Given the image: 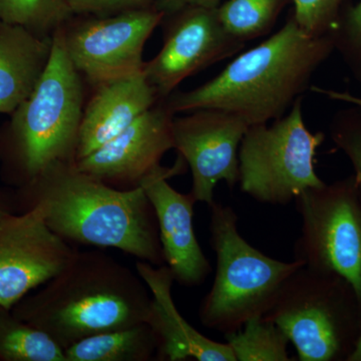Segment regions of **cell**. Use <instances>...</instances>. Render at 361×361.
<instances>
[{
  "label": "cell",
  "mask_w": 361,
  "mask_h": 361,
  "mask_svg": "<svg viewBox=\"0 0 361 361\" xmlns=\"http://www.w3.org/2000/svg\"><path fill=\"white\" fill-rule=\"evenodd\" d=\"M73 16L66 0H0V21L51 37Z\"/></svg>",
  "instance_id": "cell-22"
},
{
  "label": "cell",
  "mask_w": 361,
  "mask_h": 361,
  "mask_svg": "<svg viewBox=\"0 0 361 361\" xmlns=\"http://www.w3.org/2000/svg\"><path fill=\"white\" fill-rule=\"evenodd\" d=\"M348 361H361V325L360 334H358L357 341L355 342V348L353 353L348 356Z\"/></svg>",
  "instance_id": "cell-30"
},
{
  "label": "cell",
  "mask_w": 361,
  "mask_h": 361,
  "mask_svg": "<svg viewBox=\"0 0 361 361\" xmlns=\"http://www.w3.org/2000/svg\"><path fill=\"white\" fill-rule=\"evenodd\" d=\"M78 249L35 210L0 215V306L11 308L61 272Z\"/></svg>",
  "instance_id": "cell-12"
},
{
  "label": "cell",
  "mask_w": 361,
  "mask_h": 361,
  "mask_svg": "<svg viewBox=\"0 0 361 361\" xmlns=\"http://www.w3.org/2000/svg\"><path fill=\"white\" fill-rule=\"evenodd\" d=\"M163 18L156 7L110 16H73L61 32L71 63L94 87L142 71L145 45Z\"/></svg>",
  "instance_id": "cell-9"
},
{
  "label": "cell",
  "mask_w": 361,
  "mask_h": 361,
  "mask_svg": "<svg viewBox=\"0 0 361 361\" xmlns=\"http://www.w3.org/2000/svg\"><path fill=\"white\" fill-rule=\"evenodd\" d=\"M222 1L223 0H156L155 7L164 14H168L188 6L217 7Z\"/></svg>",
  "instance_id": "cell-27"
},
{
  "label": "cell",
  "mask_w": 361,
  "mask_h": 361,
  "mask_svg": "<svg viewBox=\"0 0 361 361\" xmlns=\"http://www.w3.org/2000/svg\"><path fill=\"white\" fill-rule=\"evenodd\" d=\"M236 361H290L289 339L274 322L256 317L238 331L225 334Z\"/></svg>",
  "instance_id": "cell-21"
},
{
  "label": "cell",
  "mask_w": 361,
  "mask_h": 361,
  "mask_svg": "<svg viewBox=\"0 0 361 361\" xmlns=\"http://www.w3.org/2000/svg\"><path fill=\"white\" fill-rule=\"evenodd\" d=\"M291 0H226L217 6L218 18L226 32L239 42L269 35Z\"/></svg>",
  "instance_id": "cell-20"
},
{
  "label": "cell",
  "mask_w": 361,
  "mask_h": 361,
  "mask_svg": "<svg viewBox=\"0 0 361 361\" xmlns=\"http://www.w3.org/2000/svg\"><path fill=\"white\" fill-rule=\"evenodd\" d=\"M334 51L332 35H308L291 13L277 32L240 54L215 78L187 92L176 90L166 104L175 115L215 109L249 126L271 123L310 89L316 71Z\"/></svg>",
  "instance_id": "cell-2"
},
{
  "label": "cell",
  "mask_w": 361,
  "mask_h": 361,
  "mask_svg": "<svg viewBox=\"0 0 361 361\" xmlns=\"http://www.w3.org/2000/svg\"><path fill=\"white\" fill-rule=\"evenodd\" d=\"M324 139L304 122L302 97L282 118L250 126L239 147L240 191L259 203L286 206L305 190L323 186L315 157Z\"/></svg>",
  "instance_id": "cell-7"
},
{
  "label": "cell",
  "mask_w": 361,
  "mask_h": 361,
  "mask_svg": "<svg viewBox=\"0 0 361 361\" xmlns=\"http://www.w3.org/2000/svg\"><path fill=\"white\" fill-rule=\"evenodd\" d=\"M330 123L332 141L348 157L361 196V108L349 104Z\"/></svg>",
  "instance_id": "cell-24"
},
{
  "label": "cell",
  "mask_w": 361,
  "mask_h": 361,
  "mask_svg": "<svg viewBox=\"0 0 361 361\" xmlns=\"http://www.w3.org/2000/svg\"><path fill=\"white\" fill-rule=\"evenodd\" d=\"M90 89L92 94L82 113L75 161L111 141L145 111L163 101L144 71Z\"/></svg>",
  "instance_id": "cell-16"
},
{
  "label": "cell",
  "mask_w": 361,
  "mask_h": 361,
  "mask_svg": "<svg viewBox=\"0 0 361 361\" xmlns=\"http://www.w3.org/2000/svg\"><path fill=\"white\" fill-rule=\"evenodd\" d=\"M163 47L145 61V75L161 99L186 78L243 51L245 44L226 32L217 7L188 6L164 14Z\"/></svg>",
  "instance_id": "cell-10"
},
{
  "label": "cell",
  "mask_w": 361,
  "mask_h": 361,
  "mask_svg": "<svg viewBox=\"0 0 361 361\" xmlns=\"http://www.w3.org/2000/svg\"><path fill=\"white\" fill-rule=\"evenodd\" d=\"M135 270L151 292L147 323L158 341V360L236 361L227 342L208 338L180 315L172 296L174 275L167 265L154 266L137 261Z\"/></svg>",
  "instance_id": "cell-15"
},
{
  "label": "cell",
  "mask_w": 361,
  "mask_h": 361,
  "mask_svg": "<svg viewBox=\"0 0 361 361\" xmlns=\"http://www.w3.org/2000/svg\"><path fill=\"white\" fill-rule=\"evenodd\" d=\"M13 213L37 211L68 243L115 248L154 266L166 265L153 206L142 186L116 189L59 161L27 184L11 188Z\"/></svg>",
  "instance_id": "cell-1"
},
{
  "label": "cell",
  "mask_w": 361,
  "mask_h": 361,
  "mask_svg": "<svg viewBox=\"0 0 361 361\" xmlns=\"http://www.w3.org/2000/svg\"><path fill=\"white\" fill-rule=\"evenodd\" d=\"M11 212L13 213L11 189L0 190V215Z\"/></svg>",
  "instance_id": "cell-29"
},
{
  "label": "cell",
  "mask_w": 361,
  "mask_h": 361,
  "mask_svg": "<svg viewBox=\"0 0 361 361\" xmlns=\"http://www.w3.org/2000/svg\"><path fill=\"white\" fill-rule=\"evenodd\" d=\"M294 260L345 280L361 306V196L355 177L305 190Z\"/></svg>",
  "instance_id": "cell-8"
},
{
  "label": "cell",
  "mask_w": 361,
  "mask_h": 361,
  "mask_svg": "<svg viewBox=\"0 0 361 361\" xmlns=\"http://www.w3.org/2000/svg\"><path fill=\"white\" fill-rule=\"evenodd\" d=\"M0 361H66L51 336L0 306Z\"/></svg>",
  "instance_id": "cell-19"
},
{
  "label": "cell",
  "mask_w": 361,
  "mask_h": 361,
  "mask_svg": "<svg viewBox=\"0 0 361 361\" xmlns=\"http://www.w3.org/2000/svg\"><path fill=\"white\" fill-rule=\"evenodd\" d=\"M188 167L182 157L173 167L159 166L141 186L155 212L166 265L180 286L198 287L212 272V266L202 250L194 229V206L191 193L182 194L168 180L183 174Z\"/></svg>",
  "instance_id": "cell-14"
},
{
  "label": "cell",
  "mask_w": 361,
  "mask_h": 361,
  "mask_svg": "<svg viewBox=\"0 0 361 361\" xmlns=\"http://www.w3.org/2000/svg\"><path fill=\"white\" fill-rule=\"evenodd\" d=\"M338 51L353 77L361 84V0L344 9L332 33Z\"/></svg>",
  "instance_id": "cell-25"
},
{
  "label": "cell",
  "mask_w": 361,
  "mask_h": 361,
  "mask_svg": "<svg viewBox=\"0 0 361 361\" xmlns=\"http://www.w3.org/2000/svg\"><path fill=\"white\" fill-rule=\"evenodd\" d=\"M73 16H110L155 7L156 0H66Z\"/></svg>",
  "instance_id": "cell-26"
},
{
  "label": "cell",
  "mask_w": 361,
  "mask_h": 361,
  "mask_svg": "<svg viewBox=\"0 0 361 361\" xmlns=\"http://www.w3.org/2000/svg\"><path fill=\"white\" fill-rule=\"evenodd\" d=\"M87 87L66 52L59 27L37 87L0 126L4 184L21 187L52 164L75 163Z\"/></svg>",
  "instance_id": "cell-4"
},
{
  "label": "cell",
  "mask_w": 361,
  "mask_h": 361,
  "mask_svg": "<svg viewBox=\"0 0 361 361\" xmlns=\"http://www.w3.org/2000/svg\"><path fill=\"white\" fill-rule=\"evenodd\" d=\"M174 116L163 99L111 141L75 161V165L116 189L140 187L145 178L161 166L165 154L174 149Z\"/></svg>",
  "instance_id": "cell-13"
},
{
  "label": "cell",
  "mask_w": 361,
  "mask_h": 361,
  "mask_svg": "<svg viewBox=\"0 0 361 361\" xmlns=\"http://www.w3.org/2000/svg\"><path fill=\"white\" fill-rule=\"evenodd\" d=\"M348 0H291L296 23L308 35L323 37L332 35Z\"/></svg>",
  "instance_id": "cell-23"
},
{
  "label": "cell",
  "mask_w": 361,
  "mask_h": 361,
  "mask_svg": "<svg viewBox=\"0 0 361 361\" xmlns=\"http://www.w3.org/2000/svg\"><path fill=\"white\" fill-rule=\"evenodd\" d=\"M356 308L360 304L345 280L302 266L288 278L264 317L286 334L298 360H348L360 330Z\"/></svg>",
  "instance_id": "cell-6"
},
{
  "label": "cell",
  "mask_w": 361,
  "mask_h": 361,
  "mask_svg": "<svg viewBox=\"0 0 361 361\" xmlns=\"http://www.w3.org/2000/svg\"><path fill=\"white\" fill-rule=\"evenodd\" d=\"M249 127L240 116L215 109L175 115L174 149L191 170L195 200L211 205L220 182L230 189L238 184L239 147Z\"/></svg>",
  "instance_id": "cell-11"
},
{
  "label": "cell",
  "mask_w": 361,
  "mask_h": 361,
  "mask_svg": "<svg viewBox=\"0 0 361 361\" xmlns=\"http://www.w3.org/2000/svg\"><path fill=\"white\" fill-rule=\"evenodd\" d=\"M52 37L0 21V114L11 115L32 94L51 58Z\"/></svg>",
  "instance_id": "cell-17"
},
{
  "label": "cell",
  "mask_w": 361,
  "mask_h": 361,
  "mask_svg": "<svg viewBox=\"0 0 361 361\" xmlns=\"http://www.w3.org/2000/svg\"><path fill=\"white\" fill-rule=\"evenodd\" d=\"M208 207L216 273L210 291L202 299L199 320L225 336L264 316L288 278L304 265L271 258L254 248L240 235L238 216L231 207L216 201Z\"/></svg>",
  "instance_id": "cell-5"
},
{
  "label": "cell",
  "mask_w": 361,
  "mask_h": 361,
  "mask_svg": "<svg viewBox=\"0 0 361 361\" xmlns=\"http://www.w3.org/2000/svg\"><path fill=\"white\" fill-rule=\"evenodd\" d=\"M310 90L316 92V94L329 97L332 101L341 102V103L353 104V106L361 108V97L353 96V94H349L348 92L323 89V87H315V85H311Z\"/></svg>",
  "instance_id": "cell-28"
},
{
  "label": "cell",
  "mask_w": 361,
  "mask_h": 361,
  "mask_svg": "<svg viewBox=\"0 0 361 361\" xmlns=\"http://www.w3.org/2000/svg\"><path fill=\"white\" fill-rule=\"evenodd\" d=\"M157 350L155 332L142 322L85 337L65 349V355L66 361H149Z\"/></svg>",
  "instance_id": "cell-18"
},
{
  "label": "cell",
  "mask_w": 361,
  "mask_h": 361,
  "mask_svg": "<svg viewBox=\"0 0 361 361\" xmlns=\"http://www.w3.org/2000/svg\"><path fill=\"white\" fill-rule=\"evenodd\" d=\"M151 302L137 270L104 252L78 250L61 272L11 311L65 350L85 337L147 322Z\"/></svg>",
  "instance_id": "cell-3"
}]
</instances>
